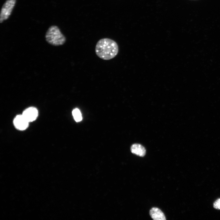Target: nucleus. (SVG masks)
Returning a JSON list of instances; mask_svg holds the SVG:
<instances>
[{
  "label": "nucleus",
  "mask_w": 220,
  "mask_h": 220,
  "mask_svg": "<svg viewBox=\"0 0 220 220\" xmlns=\"http://www.w3.org/2000/svg\"><path fill=\"white\" fill-rule=\"evenodd\" d=\"M16 0H6L3 5L0 13V23L8 19L15 6Z\"/></svg>",
  "instance_id": "3"
},
{
  "label": "nucleus",
  "mask_w": 220,
  "mask_h": 220,
  "mask_svg": "<svg viewBox=\"0 0 220 220\" xmlns=\"http://www.w3.org/2000/svg\"><path fill=\"white\" fill-rule=\"evenodd\" d=\"M95 51L96 55L100 58L108 60L113 59L117 55L119 47L114 40L109 38H103L97 42Z\"/></svg>",
  "instance_id": "1"
},
{
  "label": "nucleus",
  "mask_w": 220,
  "mask_h": 220,
  "mask_svg": "<svg viewBox=\"0 0 220 220\" xmlns=\"http://www.w3.org/2000/svg\"><path fill=\"white\" fill-rule=\"evenodd\" d=\"M130 150L132 153L141 157L144 156L146 154L145 148L140 144L132 145L130 148Z\"/></svg>",
  "instance_id": "7"
},
{
  "label": "nucleus",
  "mask_w": 220,
  "mask_h": 220,
  "mask_svg": "<svg viewBox=\"0 0 220 220\" xmlns=\"http://www.w3.org/2000/svg\"><path fill=\"white\" fill-rule=\"evenodd\" d=\"M149 214L154 220H166V217L163 212L159 208L154 207L149 211Z\"/></svg>",
  "instance_id": "6"
},
{
  "label": "nucleus",
  "mask_w": 220,
  "mask_h": 220,
  "mask_svg": "<svg viewBox=\"0 0 220 220\" xmlns=\"http://www.w3.org/2000/svg\"><path fill=\"white\" fill-rule=\"evenodd\" d=\"M213 206L215 208L220 210V199L217 200L214 202Z\"/></svg>",
  "instance_id": "9"
},
{
  "label": "nucleus",
  "mask_w": 220,
  "mask_h": 220,
  "mask_svg": "<svg viewBox=\"0 0 220 220\" xmlns=\"http://www.w3.org/2000/svg\"><path fill=\"white\" fill-rule=\"evenodd\" d=\"M22 115L29 123L36 119L38 116V111L36 108L31 107L25 109Z\"/></svg>",
  "instance_id": "5"
},
{
  "label": "nucleus",
  "mask_w": 220,
  "mask_h": 220,
  "mask_svg": "<svg viewBox=\"0 0 220 220\" xmlns=\"http://www.w3.org/2000/svg\"><path fill=\"white\" fill-rule=\"evenodd\" d=\"M72 114L75 120L77 122L82 120V117L80 111L78 108L74 109L72 112Z\"/></svg>",
  "instance_id": "8"
},
{
  "label": "nucleus",
  "mask_w": 220,
  "mask_h": 220,
  "mask_svg": "<svg viewBox=\"0 0 220 220\" xmlns=\"http://www.w3.org/2000/svg\"><path fill=\"white\" fill-rule=\"evenodd\" d=\"M13 123L16 128L21 130L26 129L29 123L22 114L17 116L14 119Z\"/></svg>",
  "instance_id": "4"
},
{
  "label": "nucleus",
  "mask_w": 220,
  "mask_h": 220,
  "mask_svg": "<svg viewBox=\"0 0 220 220\" xmlns=\"http://www.w3.org/2000/svg\"><path fill=\"white\" fill-rule=\"evenodd\" d=\"M45 38L49 44L55 46L62 45L66 41L65 36L59 28L55 25L50 27L46 32Z\"/></svg>",
  "instance_id": "2"
}]
</instances>
